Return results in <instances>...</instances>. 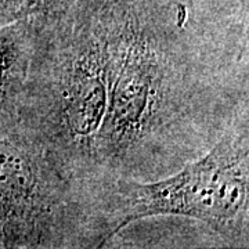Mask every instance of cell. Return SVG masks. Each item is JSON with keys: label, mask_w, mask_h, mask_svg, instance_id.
<instances>
[{"label": "cell", "mask_w": 249, "mask_h": 249, "mask_svg": "<svg viewBox=\"0 0 249 249\" xmlns=\"http://www.w3.org/2000/svg\"><path fill=\"white\" fill-rule=\"evenodd\" d=\"M248 7L129 0L94 178L154 181L249 116Z\"/></svg>", "instance_id": "cell-1"}, {"label": "cell", "mask_w": 249, "mask_h": 249, "mask_svg": "<svg viewBox=\"0 0 249 249\" xmlns=\"http://www.w3.org/2000/svg\"><path fill=\"white\" fill-rule=\"evenodd\" d=\"M129 0H78L37 16L18 118L70 178L101 196L96 140L107 115Z\"/></svg>", "instance_id": "cell-2"}, {"label": "cell", "mask_w": 249, "mask_h": 249, "mask_svg": "<svg viewBox=\"0 0 249 249\" xmlns=\"http://www.w3.org/2000/svg\"><path fill=\"white\" fill-rule=\"evenodd\" d=\"M101 204L18 115L0 114V249L103 248Z\"/></svg>", "instance_id": "cell-3"}, {"label": "cell", "mask_w": 249, "mask_h": 249, "mask_svg": "<svg viewBox=\"0 0 249 249\" xmlns=\"http://www.w3.org/2000/svg\"><path fill=\"white\" fill-rule=\"evenodd\" d=\"M108 242L129 224L157 216L205 223L234 248L249 247V116L201 158L154 181L116 178L101 201Z\"/></svg>", "instance_id": "cell-4"}, {"label": "cell", "mask_w": 249, "mask_h": 249, "mask_svg": "<svg viewBox=\"0 0 249 249\" xmlns=\"http://www.w3.org/2000/svg\"><path fill=\"white\" fill-rule=\"evenodd\" d=\"M37 16L0 27V114L18 115L35 46Z\"/></svg>", "instance_id": "cell-5"}, {"label": "cell", "mask_w": 249, "mask_h": 249, "mask_svg": "<svg viewBox=\"0 0 249 249\" xmlns=\"http://www.w3.org/2000/svg\"><path fill=\"white\" fill-rule=\"evenodd\" d=\"M193 6H244L248 0H178Z\"/></svg>", "instance_id": "cell-6"}, {"label": "cell", "mask_w": 249, "mask_h": 249, "mask_svg": "<svg viewBox=\"0 0 249 249\" xmlns=\"http://www.w3.org/2000/svg\"><path fill=\"white\" fill-rule=\"evenodd\" d=\"M75 1H78V0H47V11H49L47 16L61 13L68 7H71Z\"/></svg>", "instance_id": "cell-7"}]
</instances>
